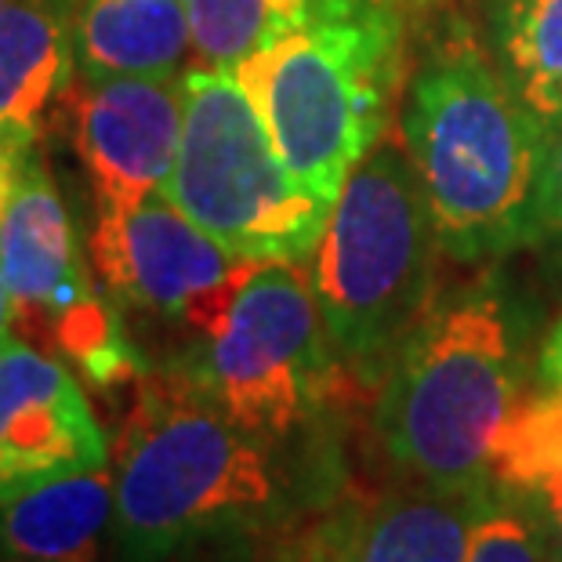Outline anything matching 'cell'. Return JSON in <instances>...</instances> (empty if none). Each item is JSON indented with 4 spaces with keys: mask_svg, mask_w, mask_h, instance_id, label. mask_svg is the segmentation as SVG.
<instances>
[{
    "mask_svg": "<svg viewBox=\"0 0 562 562\" xmlns=\"http://www.w3.org/2000/svg\"><path fill=\"white\" fill-rule=\"evenodd\" d=\"M537 236L541 240L562 236V127L552 131L544 171H541V189H537Z\"/></svg>",
    "mask_w": 562,
    "mask_h": 562,
    "instance_id": "obj_18",
    "label": "cell"
},
{
    "mask_svg": "<svg viewBox=\"0 0 562 562\" xmlns=\"http://www.w3.org/2000/svg\"><path fill=\"white\" fill-rule=\"evenodd\" d=\"M516 494H522L526 505H530L537 512V519H541L544 533H548V548H552V562H562V469L537 475L533 483L519 486Z\"/></svg>",
    "mask_w": 562,
    "mask_h": 562,
    "instance_id": "obj_19",
    "label": "cell"
},
{
    "mask_svg": "<svg viewBox=\"0 0 562 562\" xmlns=\"http://www.w3.org/2000/svg\"><path fill=\"white\" fill-rule=\"evenodd\" d=\"M80 0H0V146L26 160L77 69Z\"/></svg>",
    "mask_w": 562,
    "mask_h": 562,
    "instance_id": "obj_13",
    "label": "cell"
},
{
    "mask_svg": "<svg viewBox=\"0 0 562 562\" xmlns=\"http://www.w3.org/2000/svg\"><path fill=\"white\" fill-rule=\"evenodd\" d=\"M400 69L403 26L392 0H305L233 77L286 167L334 207L385 138Z\"/></svg>",
    "mask_w": 562,
    "mask_h": 562,
    "instance_id": "obj_3",
    "label": "cell"
},
{
    "mask_svg": "<svg viewBox=\"0 0 562 562\" xmlns=\"http://www.w3.org/2000/svg\"><path fill=\"white\" fill-rule=\"evenodd\" d=\"M175 363L236 425L269 442L302 432L341 374L302 261H255L218 327Z\"/></svg>",
    "mask_w": 562,
    "mask_h": 562,
    "instance_id": "obj_7",
    "label": "cell"
},
{
    "mask_svg": "<svg viewBox=\"0 0 562 562\" xmlns=\"http://www.w3.org/2000/svg\"><path fill=\"white\" fill-rule=\"evenodd\" d=\"M537 378L548 396L562 400V319L555 323V330L548 334L541 345V360H537Z\"/></svg>",
    "mask_w": 562,
    "mask_h": 562,
    "instance_id": "obj_20",
    "label": "cell"
},
{
    "mask_svg": "<svg viewBox=\"0 0 562 562\" xmlns=\"http://www.w3.org/2000/svg\"><path fill=\"white\" fill-rule=\"evenodd\" d=\"M167 200L247 261L313 258L330 218L272 146L233 69H189L186 121Z\"/></svg>",
    "mask_w": 562,
    "mask_h": 562,
    "instance_id": "obj_6",
    "label": "cell"
},
{
    "mask_svg": "<svg viewBox=\"0 0 562 562\" xmlns=\"http://www.w3.org/2000/svg\"><path fill=\"white\" fill-rule=\"evenodd\" d=\"M486 47L519 99L562 127V0H490Z\"/></svg>",
    "mask_w": 562,
    "mask_h": 562,
    "instance_id": "obj_16",
    "label": "cell"
},
{
    "mask_svg": "<svg viewBox=\"0 0 562 562\" xmlns=\"http://www.w3.org/2000/svg\"><path fill=\"white\" fill-rule=\"evenodd\" d=\"M11 327H15V302H11L4 277H0V349H4V341L11 338Z\"/></svg>",
    "mask_w": 562,
    "mask_h": 562,
    "instance_id": "obj_22",
    "label": "cell"
},
{
    "mask_svg": "<svg viewBox=\"0 0 562 562\" xmlns=\"http://www.w3.org/2000/svg\"><path fill=\"white\" fill-rule=\"evenodd\" d=\"M490 480L417 483L341 508L319 530L308 562H464Z\"/></svg>",
    "mask_w": 562,
    "mask_h": 562,
    "instance_id": "obj_12",
    "label": "cell"
},
{
    "mask_svg": "<svg viewBox=\"0 0 562 562\" xmlns=\"http://www.w3.org/2000/svg\"><path fill=\"white\" fill-rule=\"evenodd\" d=\"M526 319L486 283L432 308L381 381L374 432L392 464L417 483L490 480V458L522 403Z\"/></svg>",
    "mask_w": 562,
    "mask_h": 562,
    "instance_id": "obj_4",
    "label": "cell"
},
{
    "mask_svg": "<svg viewBox=\"0 0 562 562\" xmlns=\"http://www.w3.org/2000/svg\"><path fill=\"white\" fill-rule=\"evenodd\" d=\"M113 516L116 475L110 469L63 475L0 505V555L19 562H99Z\"/></svg>",
    "mask_w": 562,
    "mask_h": 562,
    "instance_id": "obj_14",
    "label": "cell"
},
{
    "mask_svg": "<svg viewBox=\"0 0 562 562\" xmlns=\"http://www.w3.org/2000/svg\"><path fill=\"white\" fill-rule=\"evenodd\" d=\"M400 142L422 178L439 244L458 261L541 244L537 189L552 127L469 30L428 47L406 83Z\"/></svg>",
    "mask_w": 562,
    "mask_h": 562,
    "instance_id": "obj_1",
    "label": "cell"
},
{
    "mask_svg": "<svg viewBox=\"0 0 562 562\" xmlns=\"http://www.w3.org/2000/svg\"><path fill=\"white\" fill-rule=\"evenodd\" d=\"M102 425L58 356L8 338L0 349V505L63 475L105 469Z\"/></svg>",
    "mask_w": 562,
    "mask_h": 562,
    "instance_id": "obj_10",
    "label": "cell"
},
{
    "mask_svg": "<svg viewBox=\"0 0 562 562\" xmlns=\"http://www.w3.org/2000/svg\"><path fill=\"white\" fill-rule=\"evenodd\" d=\"M58 110L99 211H127L164 193L182 142L186 77L77 74Z\"/></svg>",
    "mask_w": 562,
    "mask_h": 562,
    "instance_id": "obj_9",
    "label": "cell"
},
{
    "mask_svg": "<svg viewBox=\"0 0 562 562\" xmlns=\"http://www.w3.org/2000/svg\"><path fill=\"white\" fill-rule=\"evenodd\" d=\"M442 250L403 142H385L349 175L313 250V291L345 370L381 385L432 313Z\"/></svg>",
    "mask_w": 562,
    "mask_h": 562,
    "instance_id": "obj_5",
    "label": "cell"
},
{
    "mask_svg": "<svg viewBox=\"0 0 562 562\" xmlns=\"http://www.w3.org/2000/svg\"><path fill=\"white\" fill-rule=\"evenodd\" d=\"M193 47L186 0H80L77 74L182 77Z\"/></svg>",
    "mask_w": 562,
    "mask_h": 562,
    "instance_id": "obj_15",
    "label": "cell"
},
{
    "mask_svg": "<svg viewBox=\"0 0 562 562\" xmlns=\"http://www.w3.org/2000/svg\"><path fill=\"white\" fill-rule=\"evenodd\" d=\"M464 562H552L544 526L522 494L490 480L472 519Z\"/></svg>",
    "mask_w": 562,
    "mask_h": 562,
    "instance_id": "obj_17",
    "label": "cell"
},
{
    "mask_svg": "<svg viewBox=\"0 0 562 562\" xmlns=\"http://www.w3.org/2000/svg\"><path fill=\"white\" fill-rule=\"evenodd\" d=\"M91 258L113 302L182 327L196 341L218 327L255 269V261L203 233L167 193L127 211H99Z\"/></svg>",
    "mask_w": 562,
    "mask_h": 562,
    "instance_id": "obj_8",
    "label": "cell"
},
{
    "mask_svg": "<svg viewBox=\"0 0 562 562\" xmlns=\"http://www.w3.org/2000/svg\"><path fill=\"white\" fill-rule=\"evenodd\" d=\"M0 277L15 302V327L44 349L66 319L102 297L63 193L37 149L15 171L0 214Z\"/></svg>",
    "mask_w": 562,
    "mask_h": 562,
    "instance_id": "obj_11",
    "label": "cell"
},
{
    "mask_svg": "<svg viewBox=\"0 0 562 562\" xmlns=\"http://www.w3.org/2000/svg\"><path fill=\"white\" fill-rule=\"evenodd\" d=\"M113 475L121 562H167L236 541L286 508L272 442L236 425L178 363L135 381Z\"/></svg>",
    "mask_w": 562,
    "mask_h": 562,
    "instance_id": "obj_2",
    "label": "cell"
},
{
    "mask_svg": "<svg viewBox=\"0 0 562 562\" xmlns=\"http://www.w3.org/2000/svg\"><path fill=\"white\" fill-rule=\"evenodd\" d=\"M19 167H22V160L15 157V153H8L4 146H0V214H4V200L11 193V182H15Z\"/></svg>",
    "mask_w": 562,
    "mask_h": 562,
    "instance_id": "obj_21",
    "label": "cell"
}]
</instances>
